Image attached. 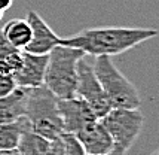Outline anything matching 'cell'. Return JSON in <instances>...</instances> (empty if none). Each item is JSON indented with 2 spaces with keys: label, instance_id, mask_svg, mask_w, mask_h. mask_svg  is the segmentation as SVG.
Wrapping results in <instances>:
<instances>
[{
  "label": "cell",
  "instance_id": "1",
  "mask_svg": "<svg viewBox=\"0 0 159 155\" xmlns=\"http://www.w3.org/2000/svg\"><path fill=\"white\" fill-rule=\"evenodd\" d=\"M158 36L156 28L143 27H91L76 35L61 37L60 45L80 49L91 57H113Z\"/></svg>",
  "mask_w": 159,
  "mask_h": 155
},
{
  "label": "cell",
  "instance_id": "2",
  "mask_svg": "<svg viewBox=\"0 0 159 155\" xmlns=\"http://www.w3.org/2000/svg\"><path fill=\"white\" fill-rule=\"evenodd\" d=\"M85 55L80 49L57 45L48 54L43 85L57 99H71L77 87V63Z\"/></svg>",
  "mask_w": 159,
  "mask_h": 155
},
{
  "label": "cell",
  "instance_id": "3",
  "mask_svg": "<svg viewBox=\"0 0 159 155\" xmlns=\"http://www.w3.org/2000/svg\"><path fill=\"white\" fill-rule=\"evenodd\" d=\"M24 116L28 121L30 130L48 140H54L64 133L58 99L45 85L28 88Z\"/></svg>",
  "mask_w": 159,
  "mask_h": 155
},
{
  "label": "cell",
  "instance_id": "4",
  "mask_svg": "<svg viewBox=\"0 0 159 155\" xmlns=\"http://www.w3.org/2000/svg\"><path fill=\"white\" fill-rule=\"evenodd\" d=\"M94 72L111 109H139L141 99L131 81L111 61V57H94Z\"/></svg>",
  "mask_w": 159,
  "mask_h": 155
},
{
  "label": "cell",
  "instance_id": "5",
  "mask_svg": "<svg viewBox=\"0 0 159 155\" xmlns=\"http://www.w3.org/2000/svg\"><path fill=\"white\" fill-rule=\"evenodd\" d=\"M113 140V148L126 152L137 140L144 124V116L140 109L115 107L100 120Z\"/></svg>",
  "mask_w": 159,
  "mask_h": 155
},
{
  "label": "cell",
  "instance_id": "6",
  "mask_svg": "<svg viewBox=\"0 0 159 155\" xmlns=\"http://www.w3.org/2000/svg\"><path fill=\"white\" fill-rule=\"evenodd\" d=\"M75 96L88 103L98 120H101L111 109L95 76L94 57L85 54L77 63V87Z\"/></svg>",
  "mask_w": 159,
  "mask_h": 155
},
{
  "label": "cell",
  "instance_id": "7",
  "mask_svg": "<svg viewBox=\"0 0 159 155\" xmlns=\"http://www.w3.org/2000/svg\"><path fill=\"white\" fill-rule=\"evenodd\" d=\"M58 110L62 120L64 133L75 134L85 125L98 120L88 103L76 96L71 99H58Z\"/></svg>",
  "mask_w": 159,
  "mask_h": 155
},
{
  "label": "cell",
  "instance_id": "8",
  "mask_svg": "<svg viewBox=\"0 0 159 155\" xmlns=\"http://www.w3.org/2000/svg\"><path fill=\"white\" fill-rule=\"evenodd\" d=\"M25 20L31 27V40L25 46V52L36 55H48L52 48L60 45L61 37L49 27L36 11H28Z\"/></svg>",
  "mask_w": 159,
  "mask_h": 155
},
{
  "label": "cell",
  "instance_id": "9",
  "mask_svg": "<svg viewBox=\"0 0 159 155\" xmlns=\"http://www.w3.org/2000/svg\"><path fill=\"white\" fill-rule=\"evenodd\" d=\"M46 66H48V55H36L22 51V63L12 76L16 87L22 88L42 87L45 81Z\"/></svg>",
  "mask_w": 159,
  "mask_h": 155
},
{
  "label": "cell",
  "instance_id": "10",
  "mask_svg": "<svg viewBox=\"0 0 159 155\" xmlns=\"http://www.w3.org/2000/svg\"><path fill=\"white\" fill-rule=\"evenodd\" d=\"M75 136L88 155H107L113 151V140L100 120L85 125Z\"/></svg>",
  "mask_w": 159,
  "mask_h": 155
},
{
  "label": "cell",
  "instance_id": "11",
  "mask_svg": "<svg viewBox=\"0 0 159 155\" xmlns=\"http://www.w3.org/2000/svg\"><path fill=\"white\" fill-rule=\"evenodd\" d=\"M28 88L16 87L12 92L0 97V124L16 121L25 115Z\"/></svg>",
  "mask_w": 159,
  "mask_h": 155
},
{
  "label": "cell",
  "instance_id": "12",
  "mask_svg": "<svg viewBox=\"0 0 159 155\" xmlns=\"http://www.w3.org/2000/svg\"><path fill=\"white\" fill-rule=\"evenodd\" d=\"M0 31L7 42L20 51L25 49V46L31 40V27L27 22V20L14 18V20L7 21Z\"/></svg>",
  "mask_w": 159,
  "mask_h": 155
},
{
  "label": "cell",
  "instance_id": "13",
  "mask_svg": "<svg viewBox=\"0 0 159 155\" xmlns=\"http://www.w3.org/2000/svg\"><path fill=\"white\" fill-rule=\"evenodd\" d=\"M28 121L25 116H21L16 121L0 124V151L3 149H15L20 143L22 133L28 130Z\"/></svg>",
  "mask_w": 159,
  "mask_h": 155
},
{
  "label": "cell",
  "instance_id": "14",
  "mask_svg": "<svg viewBox=\"0 0 159 155\" xmlns=\"http://www.w3.org/2000/svg\"><path fill=\"white\" fill-rule=\"evenodd\" d=\"M22 63V51L14 48L0 31V73L11 75L20 69Z\"/></svg>",
  "mask_w": 159,
  "mask_h": 155
},
{
  "label": "cell",
  "instance_id": "15",
  "mask_svg": "<svg viewBox=\"0 0 159 155\" xmlns=\"http://www.w3.org/2000/svg\"><path fill=\"white\" fill-rule=\"evenodd\" d=\"M49 142L51 140L33 133L28 128L22 133L16 149L20 151L21 155H48Z\"/></svg>",
  "mask_w": 159,
  "mask_h": 155
},
{
  "label": "cell",
  "instance_id": "16",
  "mask_svg": "<svg viewBox=\"0 0 159 155\" xmlns=\"http://www.w3.org/2000/svg\"><path fill=\"white\" fill-rule=\"evenodd\" d=\"M16 88L14 78L11 75H3L0 73V97H5L9 92H12Z\"/></svg>",
  "mask_w": 159,
  "mask_h": 155
},
{
  "label": "cell",
  "instance_id": "17",
  "mask_svg": "<svg viewBox=\"0 0 159 155\" xmlns=\"http://www.w3.org/2000/svg\"><path fill=\"white\" fill-rule=\"evenodd\" d=\"M12 3H14V0H0V11L2 12L7 11L9 7L12 6Z\"/></svg>",
  "mask_w": 159,
  "mask_h": 155
},
{
  "label": "cell",
  "instance_id": "18",
  "mask_svg": "<svg viewBox=\"0 0 159 155\" xmlns=\"http://www.w3.org/2000/svg\"><path fill=\"white\" fill-rule=\"evenodd\" d=\"M0 155H21L20 151L15 148V149H3V151H0Z\"/></svg>",
  "mask_w": 159,
  "mask_h": 155
},
{
  "label": "cell",
  "instance_id": "19",
  "mask_svg": "<svg viewBox=\"0 0 159 155\" xmlns=\"http://www.w3.org/2000/svg\"><path fill=\"white\" fill-rule=\"evenodd\" d=\"M126 152H124V151H120V149H116V148H113V151L111 152H109L107 155H125Z\"/></svg>",
  "mask_w": 159,
  "mask_h": 155
},
{
  "label": "cell",
  "instance_id": "20",
  "mask_svg": "<svg viewBox=\"0 0 159 155\" xmlns=\"http://www.w3.org/2000/svg\"><path fill=\"white\" fill-rule=\"evenodd\" d=\"M150 155H159V152H158V151H153V152H152Z\"/></svg>",
  "mask_w": 159,
  "mask_h": 155
},
{
  "label": "cell",
  "instance_id": "21",
  "mask_svg": "<svg viewBox=\"0 0 159 155\" xmlns=\"http://www.w3.org/2000/svg\"><path fill=\"white\" fill-rule=\"evenodd\" d=\"M2 18H3V12L0 11V21H2Z\"/></svg>",
  "mask_w": 159,
  "mask_h": 155
},
{
  "label": "cell",
  "instance_id": "22",
  "mask_svg": "<svg viewBox=\"0 0 159 155\" xmlns=\"http://www.w3.org/2000/svg\"><path fill=\"white\" fill-rule=\"evenodd\" d=\"M85 155H88V154H85Z\"/></svg>",
  "mask_w": 159,
  "mask_h": 155
}]
</instances>
